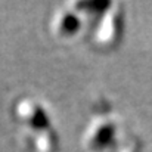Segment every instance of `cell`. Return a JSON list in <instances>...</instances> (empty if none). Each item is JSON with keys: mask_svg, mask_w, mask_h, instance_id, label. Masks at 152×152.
Listing matches in <instances>:
<instances>
[{"mask_svg": "<svg viewBox=\"0 0 152 152\" xmlns=\"http://www.w3.org/2000/svg\"><path fill=\"white\" fill-rule=\"evenodd\" d=\"M124 27L123 4L108 1L106 7L101 12V18L93 33V42L99 48H114L121 40Z\"/></svg>", "mask_w": 152, "mask_h": 152, "instance_id": "cell-1", "label": "cell"}, {"mask_svg": "<svg viewBox=\"0 0 152 152\" xmlns=\"http://www.w3.org/2000/svg\"><path fill=\"white\" fill-rule=\"evenodd\" d=\"M117 137V123L109 115L95 117L86 127L81 145L87 152H102L109 148Z\"/></svg>", "mask_w": 152, "mask_h": 152, "instance_id": "cell-2", "label": "cell"}, {"mask_svg": "<svg viewBox=\"0 0 152 152\" xmlns=\"http://www.w3.org/2000/svg\"><path fill=\"white\" fill-rule=\"evenodd\" d=\"M15 115L30 132L50 127V118L45 106L33 98L19 99L15 105Z\"/></svg>", "mask_w": 152, "mask_h": 152, "instance_id": "cell-3", "label": "cell"}, {"mask_svg": "<svg viewBox=\"0 0 152 152\" xmlns=\"http://www.w3.org/2000/svg\"><path fill=\"white\" fill-rule=\"evenodd\" d=\"M81 28L80 12L71 4L59 9L52 18V31L58 37H74Z\"/></svg>", "mask_w": 152, "mask_h": 152, "instance_id": "cell-4", "label": "cell"}, {"mask_svg": "<svg viewBox=\"0 0 152 152\" xmlns=\"http://www.w3.org/2000/svg\"><path fill=\"white\" fill-rule=\"evenodd\" d=\"M31 146L34 152H56L58 151V136L52 127L33 132Z\"/></svg>", "mask_w": 152, "mask_h": 152, "instance_id": "cell-5", "label": "cell"}, {"mask_svg": "<svg viewBox=\"0 0 152 152\" xmlns=\"http://www.w3.org/2000/svg\"><path fill=\"white\" fill-rule=\"evenodd\" d=\"M140 148H142V145L137 139H129L124 143H121L115 149V152H140Z\"/></svg>", "mask_w": 152, "mask_h": 152, "instance_id": "cell-6", "label": "cell"}]
</instances>
